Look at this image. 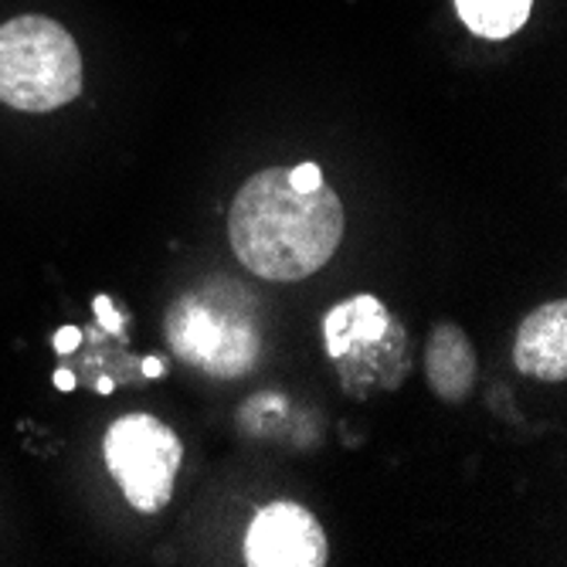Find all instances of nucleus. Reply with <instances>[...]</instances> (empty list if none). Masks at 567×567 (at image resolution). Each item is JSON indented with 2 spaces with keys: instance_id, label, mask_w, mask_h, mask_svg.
Instances as JSON below:
<instances>
[{
  "instance_id": "nucleus-1",
  "label": "nucleus",
  "mask_w": 567,
  "mask_h": 567,
  "mask_svg": "<svg viewBox=\"0 0 567 567\" xmlns=\"http://www.w3.org/2000/svg\"><path fill=\"white\" fill-rule=\"evenodd\" d=\"M228 238L248 272L299 282L320 272L340 248L343 204L327 181L317 190H299L286 167H269L235 194Z\"/></svg>"
},
{
  "instance_id": "nucleus-2",
  "label": "nucleus",
  "mask_w": 567,
  "mask_h": 567,
  "mask_svg": "<svg viewBox=\"0 0 567 567\" xmlns=\"http://www.w3.org/2000/svg\"><path fill=\"white\" fill-rule=\"evenodd\" d=\"M171 350L187 368L212 378H241L262 350L255 299L241 282L221 276L184 292L164 317Z\"/></svg>"
},
{
  "instance_id": "nucleus-3",
  "label": "nucleus",
  "mask_w": 567,
  "mask_h": 567,
  "mask_svg": "<svg viewBox=\"0 0 567 567\" xmlns=\"http://www.w3.org/2000/svg\"><path fill=\"white\" fill-rule=\"evenodd\" d=\"M82 92V55L51 18L24 14L0 28V102L21 113H51Z\"/></svg>"
},
{
  "instance_id": "nucleus-4",
  "label": "nucleus",
  "mask_w": 567,
  "mask_h": 567,
  "mask_svg": "<svg viewBox=\"0 0 567 567\" xmlns=\"http://www.w3.org/2000/svg\"><path fill=\"white\" fill-rule=\"evenodd\" d=\"M327 357L340 364L347 394H364L371 384L398 388L408 371L404 330L378 296H350L323 317Z\"/></svg>"
},
{
  "instance_id": "nucleus-5",
  "label": "nucleus",
  "mask_w": 567,
  "mask_h": 567,
  "mask_svg": "<svg viewBox=\"0 0 567 567\" xmlns=\"http://www.w3.org/2000/svg\"><path fill=\"white\" fill-rule=\"evenodd\" d=\"M106 466L123 496L140 513H157L174 496V476L181 470V439L171 425L153 415H123L106 432Z\"/></svg>"
},
{
  "instance_id": "nucleus-6",
  "label": "nucleus",
  "mask_w": 567,
  "mask_h": 567,
  "mask_svg": "<svg viewBox=\"0 0 567 567\" xmlns=\"http://www.w3.org/2000/svg\"><path fill=\"white\" fill-rule=\"evenodd\" d=\"M330 557L320 520L299 503H269L245 530L248 567H323Z\"/></svg>"
},
{
  "instance_id": "nucleus-7",
  "label": "nucleus",
  "mask_w": 567,
  "mask_h": 567,
  "mask_svg": "<svg viewBox=\"0 0 567 567\" xmlns=\"http://www.w3.org/2000/svg\"><path fill=\"white\" fill-rule=\"evenodd\" d=\"M517 371L537 381H564L567 378V302L554 299L537 306L520 323L517 343H513Z\"/></svg>"
},
{
  "instance_id": "nucleus-8",
  "label": "nucleus",
  "mask_w": 567,
  "mask_h": 567,
  "mask_svg": "<svg viewBox=\"0 0 567 567\" xmlns=\"http://www.w3.org/2000/svg\"><path fill=\"white\" fill-rule=\"evenodd\" d=\"M425 374H429V388L445 401H462L473 391L476 350H473V340L455 323L432 327V337L425 347Z\"/></svg>"
},
{
  "instance_id": "nucleus-9",
  "label": "nucleus",
  "mask_w": 567,
  "mask_h": 567,
  "mask_svg": "<svg viewBox=\"0 0 567 567\" xmlns=\"http://www.w3.org/2000/svg\"><path fill=\"white\" fill-rule=\"evenodd\" d=\"M534 0H455L458 18L480 38H509L517 34L530 18Z\"/></svg>"
},
{
  "instance_id": "nucleus-10",
  "label": "nucleus",
  "mask_w": 567,
  "mask_h": 567,
  "mask_svg": "<svg viewBox=\"0 0 567 567\" xmlns=\"http://www.w3.org/2000/svg\"><path fill=\"white\" fill-rule=\"evenodd\" d=\"M289 181L299 187V190H317L323 184V171L317 164H299L289 171Z\"/></svg>"
},
{
  "instance_id": "nucleus-11",
  "label": "nucleus",
  "mask_w": 567,
  "mask_h": 567,
  "mask_svg": "<svg viewBox=\"0 0 567 567\" xmlns=\"http://www.w3.org/2000/svg\"><path fill=\"white\" fill-rule=\"evenodd\" d=\"M95 313H99V327H102V330H113V333L123 330V317L113 309L110 296H99V299H95Z\"/></svg>"
},
{
  "instance_id": "nucleus-12",
  "label": "nucleus",
  "mask_w": 567,
  "mask_h": 567,
  "mask_svg": "<svg viewBox=\"0 0 567 567\" xmlns=\"http://www.w3.org/2000/svg\"><path fill=\"white\" fill-rule=\"evenodd\" d=\"M79 343H82V330L79 327H65V330L55 333V340H51V347H55L59 353H72Z\"/></svg>"
},
{
  "instance_id": "nucleus-13",
  "label": "nucleus",
  "mask_w": 567,
  "mask_h": 567,
  "mask_svg": "<svg viewBox=\"0 0 567 567\" xmlns=\"http://www.w3.org/2000/svg\"><path fill=\"white\" fill-rule=\"evenodd\" d=\"M140 368H143L146 378H161V374H164V360H161V357H146Z\"/></svg>"
},
{
  "instance_id": "nucleus-14",
  "label": "nucleus",
  "mask_w": 567,
  "mask_h": 567,
  "mask_svg": "<svg viewBox=\"0 0 567 567\" xmlns=\"http://www.w3.org/2000/svg\"><path fill=\"white\" fill-rule=\"evenodd\" d=\"M55 388L72 391V388H75V374H72V371H55Z\"/></svg>"
},
{
  "instance_id": "nucleus-15",
  "label": "nucleus",
  "mask_w": 567,
  "mask_h": 567,
  "mask_svg": "<svg viewBox=\"0 0 567 567\" xmlns=\"http://www.w3.org/2000/svg\"><path fill=\"white\" fill-rule=\"evenodd\" d=\"M95 388H99L102 394H113V388H116V384H113V378H99V381H95Z\"/></svg>"
}]
</instances>
